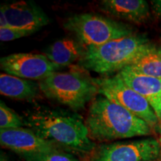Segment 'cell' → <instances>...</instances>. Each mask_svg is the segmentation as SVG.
Listing matches in <instances>:
<instances>
[{"instance_id": "cell-1", "label": "cell", "mask_w": 161, "mask_h": 161, "mask_svg": "<svg viewBox=\"0 0 161 161\" xmlns=\"http://www.w3.org/2000/svg\"><path fill=\"white\" fill-rule=\"evenodd\" d=\"M23 121L28 128L61 149L91 154L96 146L89 137L83 119L76 113L38 108L28 113Z\"/></svg>"}, {"instance_id": "cell-2", "label": "cell", "mask_w": 161, "mask_h": 161, "mask_svg": "<svg viewBox=\"0 0 161 161\" xmlns=\"http://www.w3.org/2000/svg\"><path fill=\"white\" fill-rule=\"evenodd\" d=\"M85 124L90 140L101 142L148 136L153 130L144 120L103 96L92 100Z\"/></svg>"}, {"instance_id": "cell-3", "label": "cell", "mask_w": 161, "mask_h": 161, "mask_svg": "<svg viewBox=\"0 0 161 161\" xmlns=\"http://www.w3.org/2000/svg\"><path fill=\"white\" fill-rule=\"evenodd\" d=\"M152 45L146 37L133 34L86 48L78 63L84 69L96 73L119 72Z\"/></svg>"}, {"instance_id": "cell-4", "label": "cell", "mask_w": 161, "mask_h": 161, "mask_svg": "<svg viewBox=\"0 0 161 161\" xmlns=\"http://www.w3.org/2000/svg\"><path fill=\"white\" fill-rule=\"evenodd\" d=\"M40 89L46 97L74 110L83 109L98 91L93 79L78 72H55L40 80Z\"/></svg>"}, {"instance_id": "cell-5", "label": "cell", "mask_w": 161, "mask_h": 161, "mask_svg": "<svg viewBox=\"0 0 161 161\" xmlns=\"http://www.w3.org/2000/svg\"><path fill=\"white\" fill-rule=\"evenodd\" d=\"M64 27L72 32L86 48L98 46L113 40L133 35L126 24L95 14H79L66 19Z\"/></svg>"}, {"instance_id": "cell-6", "label": "cell", "mask_w": 161, "mask_h": 161, "mask_svg": "<svg viewBox=\"0 0 161 161\" xmlns=\"http://www.w3.org/2000/svg\"><path fill=\"white\" fill-rule=\"evenodd\" d=\"M93 81L102 96L144 120L153 129H158L160 125L159 119L148 101L127 85L119 72L110 77L94 78Z\"/></svg>"}, {"instance_id": "cell-7", "label": "cell", "mask_w": 161, "mask_h": 161, "mask_svg": "<svg viewBox=\"0 0 161 161\" xmlns=\"http://www.w3.org/2000/svg\"><path fill=\"white\" fill-rule=\"evenodd\" d=\"M161 156L158 140L149 137L96 146L89 161H152Z\"/></svg>"}, {"instance_id": "cell-8", "label": "cell", "mask_w": 161, "mask_h": 161, "mask_svg": "<svg viewBox=\"0 0 161 161\" xmlns=\"http://www.w3.org/2000/svg\"><path fill=\"white\" fill-rule=\"evenodd\" d=\"M1 69L9 75L26 80L45 79L60 68L43 54L16 53L0 60Z\"/></svg>"}, {"instance_id": "cell-9", "label": "cell", "mask_w": 161, "mask_h": 161, "mask_svg": "<svg viewBox=\"0 0 161 161\" xmlns=\"http://www.w3.org/2000/svg\"><path fill=\"white\" fill-rule=\"evenodd\" d=\"M0 143L4 148L13 151L20 157L61 149L57 145L40 137L28 128L0 129Z\"/></svg>"}, {"instance_id": "cell-10", "label": "cell", "mask_w": 161, "mask_h": 161, "mask_svg": "<svg viewBox=\"0 0 161 161\" xmlns=\"http://www.w3.org/2000/svg\"><path fill=\"white\" fill-rule=\"evenodd\" d=\"M8 20V27L35 33L47 25L50 20L41 8L33 2L19 1L1 6Z\"/></svg>"}, {"instance_id": "cell-11", "label": "cell", "mask_w": 161, "mask_h": 161, "mask_svg": "<svg viewBox=\"0 0 161 161\" xmlns=\"http://www.w3.org/2000/svg\"><path fill=\"white\" fill-rule=\"evenodd\" d=\"M119 73L127 85L148 101L161 125V79L141 75L127 67Z\"/></svg>"}, {"instance_id": "cell-12", "label": "cell", "mask_w": 161, "mask_h": 161, "mask_svg": "<svg viewBox=\"0 0 161 161\" xmlns=\"http://www.w3.org/2000/svg\"><path fill=\"white\" fill-rule=\"evenodd\" d=\"M102 11L118 19L141 24L150 17L149 6L144 0H104Z\"/></svg>"}, {"instance_id": "cell-13", "label": "cell", "mask_w": 161, "mask_h": 161, "mask_svg": "<svg viewBox=\"0 0 161 161\" xmlns=\"http://www.w3.org/2000/svg\"><path fill=\"white\" fill-rule=\"evenodd\" d=\"M84 50L80 42L71 38H64L49 46L44 55L52 64L60 69L70 65L75 60H79Z\"/></svg>"}, {"instance_id": "cell-14", "label": "cell", "mask_w": 161, "mask_h": 161, "mask_svg": "<svg viewBox=\"0 0 161 161\" xmlns=\"http://www.w3.org/2000/svg\"><path fill=\"white\" fill-rule=\"evenodd\" d=\"M39 84L7 73L0 75V92L7 97L19 100H31L37 96Z\"/></svg>"}, {"instance_id": "cell-15", "label": "cell", "mask_w": 161, "mask_h": 161, "mask_svg": "<svg viewBox=\"0 0 161 161\" xmlns=\"http://www.w3.org/2000/svg\"><path fill=\"white\" fill-rule=\"evenodd\" d=\"M127 68L141 75L161 79V47L152 45Z\"/></svg>"}, {"instance_id": "cell-16", "label": "cell", "mask_w": 161, "mask_h": 161, "mask_svg": "<svg viewBox=\"0 0 161 161\" xmlns=\"http://www.w3.org/2000/svg\"><path fill=\"white\" fill-rule=\"evenodd\" d=\"M25 126L23 119L11 108L6 105L3 101L0 102V129H12Z\"/></svg>"}, {"instance_id": "cell-17", "label": "cell", "mask_w": 161, "mask_h": 161, "mask_svg": "<svg viewBox=\"0 0 161 161\" xmlns=\"http://www.w3.org/2000/svg\"><path fill=\"white\" fill-rule=\"evenodd\" d=\"M25 161H80L72 153H67L62 149L54 152L26 154L21 156Z\"/></svg>"}, {"instance_id": "cell-18", "label": "cell", "mask_w": 161, "mask_h": 161, "mask_svg": "<svg viewBox=\"0 0 161 161\" xmlns=\"http://www.w3.org/2000/svg\"><path fill=\"white\" fill-rule=\"evenodd\" d=\"M32 34L33 33L31 31L15 29V28H0V40L3 42L12 41V40L27 37Z\"/></svg>"}, {"instance_id": "cell-19", "label": "cell", "mask_w": 161, "mask_h": 161, "mask_svg": "<svg viewBox=\"0 0 161 161\" xmlns=\"http://www.w3.org/2000/svg\"><path fill=\"white\" fill-rule=\"evenodd\" d=\"M153 11L158 17L161 18V0H154L152 1Z\"/></svg>"}, {"instance_id": "cell-20", "label": "cell", "mask_w": 161, "mask_h": 161, "mask_svg": "<svg viewBox=\"0 0 161 161\" xmlns=\"http://www.w3.org/2000/svg\"><path fill=\"white\" fill-rule=\"evenodd\" d=\"M8 27V20L3 11H0V28Z\"/></svg>"}, {"instance_id": "cell-21", "label": "cell", "mask_w": 161, "mask_h": 161, "mask_svg": "<svg viewBox=\"0 0 161 161\" xmlns=\"http://www.w3.org/2000/svg\"><path fill=\"white\" fill-rule=\"evenodd\" d=\"M158 141H159V142H160V146H161V125L160 126L158 127Z\"/></svg>"}, {"instance_id": "cell-22", "label": "cell", "mask_w": 161, "mask_h": 161, "mask_svg": "<svg viewBox=\"0 0 161 161\" xmlns=\"http://www.w3.org/2000/svg\"><path fill=\"white\" fill-rule=\"evenodd\" d=\"M152 161H161V156H160V157H159L158 158L155 159V160H152Z\"/></svg>"}]
</instances>
